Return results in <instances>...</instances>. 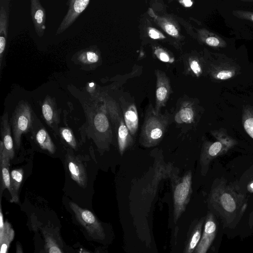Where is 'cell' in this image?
Listing matches in <instances>:
<instances>
[{"mask_svg": "<svg viewBox=\"0 0 253 253\" xmlns=\"http://www.w3.org/2000/svg\"><path fill=\"white\" fill-rule=\"evenodd\" d=\"M216 232V225L212 214H209L206 220L204 231L194 253H207L212 243Z\"/></svg>", "mask_w": 253, "mask_h": 253, "instance_id": "cell-10", "label": "cell"}, {"mask_svg": "<svg viewBox=\"0 0 253 253\" xmlns=\"http://www.w3.org/2000/svg\"><path fill=\"white\" fill-rule=\"evenodd\" d=\"M33 110L28 102L22 100L16 106L10 119L14 141L17 149L23 134L29 131L33 123Z\"/></svg>", "mask_w": 253, "mask_h": 253, "instance_id": "cell-2", "label": "cell"}, {"mask_svg": "<svg viewBox=\"0 0 253 253\" xmlns=\"http://www.w3.org/2000/svg\"><path fill=\"white\" fill-rule=\"evenodd\" d=\"M16 253H23L21 244L19 242H17V245H16Z\"/></svg>", "mask_w": 253, "mask_h": 253, "instance_id": "cell-33", "label": "cell"}, {"mask_svg": "<svg viewBox=\"0 0 253 253\" xmlns=\"http://www.w3.org/2000/svg\"><path fill=\"white\" fill-rule=\"evenodd\" d=\"M69 205L79 223L92 238L101 240L104 239L105 234L103 227L91 211L82 208L73 202H70Z\"/></svg>", "mask_w": 253, "mask_h": 253, "instance_id": "cell-3", "label": "cell"}, {"mask_svg": "<svg viewBox=\"0 0 253 253\" xmlns=\"http://www.w3.org/2000/svg\"><path fill=\"white\" fill-rule=\"evenodd\" d=\"M184 6H185V7H190L192 4H193V2L191 1V0H183L181 1Z\"/></svg>", "mask_w": 253, "mask_h": 253, "instance_id": "cell-34", "label": "cell"}, {"mask_svg": "<svg viewBox=\"0 0 253 253\" xmlns=\"http://www.w3.org/2000/svg\"><path fill=\"white\" fill-rule=\"evenodd\" d=\"M149 37L153 39H159L163 37L162 35L157 30L151 29L148 32Z\"/></svg>", "mask_w": 253, "mask_h": 253, "instance_id": "cell-31", "label": "cell"}, {"mask_svg": "<svg viewBox=\"0 0 253 253\" xmlns=\"http://www.w3.org/2000/svg\"><path fill=\"white\" fill-rule=\"evenodd\" d=\"M156 99L157 102V113H159V110L160 107L163 105L165 102L168 96V90L165 86H162L159 87L156 90Z\"/></svg>", "mask_w": 253, "mask_h": 253, "instance_id": "cell-25", "label": "cell"}, {"mask_svg": "<svg viewBox=\"0 0 253 253\" xmlns=\"http://www.w3.org/2000/svg\"><path fill=\"white\" fill-rule=\"evenodd\" d=\"M192 173L187 172L177 181L173 190V215L175 222L185 211L192 194Z\"/></svg>", "mask_w": 253, "mask_h": 253, "instance_id": "cell-4", "label": "cell"}, {"mask_svg": "<svg viewBox=\"0 0 253 253\" xmlns=\"http://www.w3.org/2000/svg\"><path fill=\"white\" fill-rule=\"evenodd\" d=\"M234 72L229 70H223L219 71L216 75V78L218 79L224 80L233 77Z\"/></svg>", "mask_w": 253, "mask_h": 253, "instance_id": "cell-27", "label": "cell"}, {"mask_svg": "<svg viewBox=\"0 0 253 253\" xmlns=\"http://www.w3.org/2000/svg\"><path fill=\"white\" fill-rule=\"evenodd\" d=\"M1 141L2 143L4 154L10 160H12L14 156L13 141L11 135V125L9 122L7 112L3 114L1 119Z\"/></svg>", "mask_w": 253, "mask_h": 253, "instance_id": "cell-12", "label": "cell"}, {"mask_svg": "<svg viewBox=\"0 0 253 253\" xmlns=\"http://www.w3.org/2000/svg\"><path fill=\"white\" fill-rule=\"evenodd\" d=\"M36 226L43 236L46 253H66L57 227H54L50 222L43 226L38 223Z\"/></svg>", "mask_w": 253, "mask_h": 253, "instance_id": "cell-6", "label": "cell"}, {"mask_svg": "<svg viewBox=\"0 0 253 253\" xmlns=\"http://www.w3.org/2000/svg\"><path fill=\"white\" fill-rule=\"evenodd\" d=\"M203 221H200L195 227L183 253H193L197 247L201 238Z\"/></svg>", "mask_w": 253, "mask_h": 253, "instance_id": "cell-22", "label": "cell"}, {"mask_svg": "<svg viewBox=\"0 0 253 253\" xmlns=\"http://www.w3.org/2000/svg\"><path fill=\"white\" fill-rule=\"evenodd\" d=\"M65 163L71 178L80 186L85 188L87 185V176L81 161L73 154L68 153L66 155Z\"/></svg>", "mask_w": 253, "mask_h": 253, "instance_id": "cell-9", "label": "cell"}, {"mask_svg": "<svg viewBox=\"0 0 253 253\" xmlns=\"http://www.w3.org/2000/svg\"><path fill=\"white\" fill-rule=\"evenodd\" d=\"M168 117L156 111L147 113L139 137L140 144L145 147L157 145L163 138L169 125Z\"/></svg>", "mask_w": 253, "mask_h": 253, "instance_id": "cell-1", "label": "cell"}, {"mask_svg": "<svg viewBox=\"0 0 253 253\" xmlns=\"http://www.w3.org/2000/svg\"><path fill=\"white\" fill-rule=\"evenodd\" d=\"M89 2V0H69L67 14L58 27L56 35L60 34L68 29L85 10Z\"/></svg>", "mask_w": 253, "mask_h": 253, "instance_id": "cell-8", "label": "cell"}, {"mask_svg": "<svg viewBox=\"0 0 253 253\" xmlns=\"http://www.w3.org/2000/svg\"><path fill=\"white\" fill-rule=\"evenodd\" d=\"M250 188H251V189H253V183H251V184H250Z\"/></svg>", "mask_w": 253, "mask_h": 253, "instance_id": "cell-36", "label": "cell"}, {"mask_svg": "<svg viewBox=\"0 0 253 253\" xmlns=\"http://www.w3.org/2000/svg\"><path fill=\"white\" fill-rule=\"evenodd\" d=\"M244 117L243 125L248 134L253 138V116L248 115Z\"/></svg>", "mask_w": 253, "mask_h": 253, "instance_id": "cell-26", "label": "cell"}, {"mask_svg": "<svg viewBox=\"0 0 253 253\" xmlns=\"http://www.w3.org/2000/svg\"><path fill=\"white\" fill-rule=\"evenodd\" d=\"M107 108L116 132L120 153L123 155L126 149L132 144V136L125 123L123 116L112 106H108Z\"/></svg>", "mask_w": 253, "mask_h": 253, "instance_id": "cell-5", "label": "cell"}, {"mask_svg": "<svg viewBox=\"0 0 253 253\" xmlns=\"http://www.w3.org/2000/svg\"><path fill=\"white\" fill-rule=\"evenodd\" d=\"M164 27L166 32L169 35L172 36H176L178 35V30L173 24L170 23H166L164 25Z\"/></svg>", "mask_w": 253, "mask_h": 253, "instance_id": "cell-28", "label": "cell"}, {"mask_svg": "<svg viewBox=\"0 0 253 253\" xmlns=\"http://www.w3.org/2000/svg\"><path fill=\"white\" fill-rule=\"evenodd\" d=\"M31 14L35 31L40 37L44 33L46 14L44 7L39 0H31Z\"/></svg>", "mask_w": 253, "mask_h": 253, "instance_id": "cell-11", "label": "cell"}, {"mask_svg": "<svg viewBox=\"0 0 253 253\" xmlns=\"http://www.w3.org/2000/svg\"><path fill=\"white\" fill-rule=\"evenodd\" d=\"M159 58L163 62H168L169 60V56L165 52H161L159 55Z\"/></svg>", "mask_w": 253, "mask_h": 253, "instance_id": "cell-32", "label": "cell"}, {"mask_svg": "<svg viewBox=\"0 0 253 253\" xmlns=\"http://www.w3.org/2000/svg\"><path fill=\"white\" fill-rule=\"evenodd\" d=\"M76 60L84 66L97 63L99 59L98 54L93 49H85L77 53Z\"/></svg>", "mask_w": 253, "mask_h": 253, "instance_id": "cell-21", "label": "cell"}, {"mask_svg": "<svg viewBox=\"0 0 253 253\" xmlns=\"http://www.w3.org/2000/svg\"><path fill=\"white\" fill-rule=\"evenodd\" d=\"M42 111L44 120L51 127H54L60 123V117L55 99L47 95L42 105Z\"/></svg>", "mask_w": 253, "mask_h": 253, "instance_id": "cell-13", "label": "cell"}, {"mask_svg": "<svg viewBox=\"0 0 253 253\" xmlns=\"http://www.w3.org/2000/svg\"><path fill=\"white\" fill-rule=\"evenodd\" d=\"M10 159L5 156L3 151L2 142H0V199L3 191L7 189L10 191V172H9Z\"/></svg>", "mask_w": 253, "mask_h": 253, "instance_id": "cell-14", "label": "cell"}, {"mask_svg": "<svg viewBox=\"0 0 253 253\" xmlns=\"http://www.w3.org/2000/svg\"><path fill=\"white\" fill-rule=\"evenodd\" d=\"M218 203L227 213L234 212L237 208V203L234 196L228 192H223L217 199Z\"/></svg>", "mask_w": 253, "mask_h": 253, "instance_id": "cell-19", "label": "cell"}, {"mask_svg": "<svg viewBox=\"0 0 253 253\" xmlns=\"http://www.w3.org/2000/svg\"><path fill=\"white\" fill-rule=\"evenodd\" d=\"M190 67L193 72L196 74H199L201 71L200 65L196 60H193L191 62Z\"/></svg>", "mask_w": 253, "mask_h": 253, "instance_id": "cell-30", "label": "cell"}, {"mask_svg": "<svg viewBox=\"0 0 253 253\" xmlns=\"http://www.w3.org/2000/svg\"><path fill=\"white\" fill-rule=\"evenodd\" d=\"M36 140L40 147L44 150L53 154L56 151V147L48 132L44 128L40 129L36 134Z\"/></svg>", "mask_w": 253, "mask_h": 253, "instance_id": "cell-17", "label": "cell"}, {"mask_svg": "<svg viewBox=\"0 0 253 253\" xmlns=\"http://www.w3.org/2000/svg\"><path fill=\"white\" fill-rule=\"evenodd\" d=\"M14 236V232L11 225L7 221L4 222L3 226L0 227V253H7L10 243Z\"/></svg>", "mask_w": 253, "mask_h": 253, "instance_id": "cell-18", "label": "cell"}, {"mask_svg": "<svg viewBox=\"0 0 253 253\" xmlns=\"http://www.w3.org/2000/svg\"><path fill=\"white\" fill-rule=\"evenodd\" d=\"M59 132L62 138L72 148L76 150L77 149V143L72 129L67 127H61Z\"/></svg>", "mask_w": 253, "mask_h": 253, "instance_id": "cell-24", "label": "cell"}, {"mask_svg": "<svg viewBox=\"0 0 253 253\" xmlns=\"http://www.w3.org/2000/svg\"><path fill=\"white\" fill-rule=\"evenodd\" d=\"M24 178L22 168L14 169L10 172V202H19V191Z\"/></svg>", "mask_w": 253, "mask_h": 253, "instance_id": "cell-15", "label": "cell"}, {"mask_svg": "<svg viewBox=\"0 0 253 253\" xmlns=\"http://www.w3.org/2000/svg\"><path fill=\"white\" fill-rule=\"evenodd\" d=\"M80 253H90L85 250H82L80 252Z\"/></svg>", "mask_w": 253, "mask_h": 253, "instance_id": "cell-35", "label": "cell"}, {"mask_svg": "<svg viewBox=\"0 0 253 253\" xmlns=\"http://www.w3.org/2000/svg\"><path fill=\"white\" fill-rule=\"evenodd\" d=\"M10 0L0 1V69L4 66L5 52L7 38Z\"/></svg>", "mask_w": 253, "mask_h": 253, "instance_id": "cell-7", "label": "cell"}, {"mask_svg": "<svg viewBox=\"0 0 253 253\" xmlns=\"http://www.w3.org/2000/svg\"><path fill=\"white\" fill-rule=\"evenodd\" d=\"M251 19L253 21V14H252L251 16Z\"/></svg>", "mask_w": 253, "mask_h": 253, "instance_id": "cell-37", "label": "cell"}, {"mask_svg": "<svg viewBox=\"0 0 253 253\" xmlns=\"http://www.w3.org/2000/svg\"><path fill=\"white\" fill-rule=\"evenodd\" d=\"M206 42L207 44L211 46H217L220 44L219 40L214 37H210L206 39Z\"/></svg>", "mask_w": 253, "mask_h": 253, "instance_id": "cell-29", "label": "cell"}, {"mask_svg": "<svg viewBox=\"0 0 253 253\" xmlns=\"http://www.w3.org/2000/svg\"><path fill=\"white\" fill-rule=\"evenodd\" d=\"M123 116L130 134L134 136L138 127V116L135 108L130 106L124 111Z\"/></svg>", "mask_w": 253, "mask_h": 253, "instance_id": "cell-16", "label": "cell"}, {"mask_svg": "<svg viewBox=\"0 0 253 253\" xmlns=\"http://www.w3.org/2000/svg\"><path fill=\"white\" fill-rule=\"evenodd\" d=\"M194 120V112L189 105L181 108L175 116V121L178 124H191Z\"/></svg>", "mask_w": 253, "mask_h": 253, "instance_id": "cell-23", "label": "cell"}, {"mask_svg": "<svg viewBox=\"0 0 253 253\" xmlns=\"http://www.w3.org/2000/svg\"><path fill=\"white\" fill-rule=\"evenodd\" d=\"M223 144L224 143H222L221 141H217L206 146L201 155V164L208 163L212 158L218 155L222 151Z\"/></svg>", "mask_w": 253, "mask_h": 253, "instance_id": "cell-20", "label": "cell"}]
</instances>
